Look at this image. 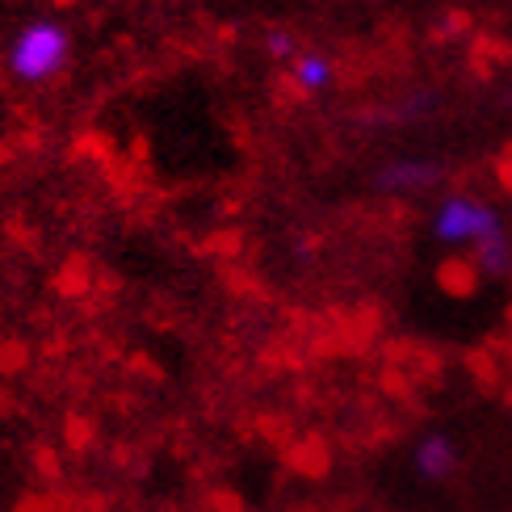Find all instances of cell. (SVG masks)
I'll list each match as a JSON object with an SVG mask.
<instances>
[{"mask_svg": "<svg viewBox=\"0 0 512 512\" xmlns=\"http://www.w3.org/2000/svg\"><path fill=\"white\" fill-rule=\"evenodd\" d=\"M72 55H76L72 30L55 17H34V21H26V26L13 30L0 63H5V72L17 84H47L59 72H68Z\"/></svg>", "mask_w": 512, "mask_h": 512, "instance_id": "1", "label": "cell"}, {"mask_svg": "<svg viewBox=\"0 0 512 512\" xmlns=\"http://www.w3.org/2000/svg\"><path fill=\"white\" fill-rule=\"evenodd\" d=\"M429 231L441 248H475L504 236V215L479 194H445L429 219Z\"/></svg>", "mask_w": 512, "mask_h": 512, "instance_id": "2", "label": "cell"}, {"mask_svg": "<svg viewBox=\"0 0 512 512\" xmlns=\"http://www.w3.org/2000/svg\"><path fill=\"white\" fill-rule=\"evenodd\" d=\"M458 441L450 433H424L412 450V471L424 483H450L458 471Z\"/></svg>", "mask_w": 512, "mask_h": 512, "instance_id": "3", "label": "cell"}, {"mask_svg": "<svg viewBox=\"0 0 512 512\" xmlns=\"http://www.w3.org/2000/svg\"><path fill=\"white\" fill-rule=\"evenodd\" d=\"M441 164L437 160H391L387 168L374 173L378 194H420V189L437 185Z\"/></svg>", "mask_w": 512, "mask_h": 512, "instance_id": "4", "label": "cell"}, {"mask_svg": "<svg viewBox=\"0 0 512 512\" xmlns=\"http://www.w3.org/2000/svg\"><path fill=\"white\" fill-rule=\"evenodd\" d=\"M290 76L303 93H328L336 84V59L324 51H303L290 63Z\"/></svg>", "mask_w": 512, "mask_h": 512, "instance_id": "5", "label": "cell"}, {"mask_svg": "<svg viewBox=\"0 0 512 512\" xmlns=\"http://www.w3.org/2000/svg\"><path fill=\"white\" fill-rule=\"evenodd\" d=\"M471 252H475V269L483 277H492V282H500V277L512 273V240H508V231L504 236H492V240L475 244Z\"/></svg>", "mask_w": 512, "mask_h": 512, "instance_id": "6", "label": "cell"}, {"mask_svg": "<svg viewBox=\"0 0 512 512\" xmlns=\"http://www.w3.org/2000/svg\"><path fill=\"white\" fill-rule=\"evenodd\" d=\"M265 51H269L273 59H282V63H294L298 55H303V51H298V42H294V34H290V30H273V34L265 38Z\"/></svg>", "mask_w": 512, "mask_h": 512, "instance_id": "7", "label": "cell"}]
</instances>
